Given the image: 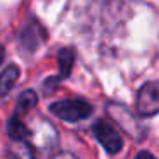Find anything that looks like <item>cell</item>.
Returning a JSON list of instances; mask_svg holds the SVG:
<instances>
[{"instance_id":"6da1fadb","label":"cell","mask_w":159,"mask_h":159,"mask_svg":"<svg viewBox=\"0 0 159 159\" xmlns=\"http://www.w3.org/2000/svg\"><path fill=\"white\" fill-rule=\"evenodd\" d=\"M52 113L55 116L62 118L67 121H79L87 118L93 113V106H91L87 101L84 99H65V101H58V103H53L50 106Z\"/></svg>"},{"instance_id":"ba28073f","label":"cell","mask_w":159,"mask_h":159,"mask_svg":"<svg viewBox=\"0 0 159 159\" xmlns=\"http://www.w3.org/2000/svg\"><path fill=\"white\" fill-rule=\"evenodd\" d=\"M58 62H60V70H62V75H69L70 69H72L74 65V53L72 50H62V52L58 53Z\"/></svg>"},{"instance_id":"277c9868","label":"cell","mask_w":159,"mask_h":159,"mask_svg":"<svg viewBox=\"0 0 159 159\" xmlns=\"http://www.w3.org/2000/svg\"><path fill=\"white\" fill-rule=\"evenodd\" d=\"M17 79H19V69L16 65H9L4 72L0 74V98L9 94V91L14 87Z\"/></svg>"},{"instance_id":"8fae6325","label":"cell","mask_w":159,"mask_h":159,"mask_svg":"<svg viewBox=\"0 0 159 159\" xmlns=\"http://www.w3.org/2000/svg\"><path fill=\"white\" fill-rule=\"evenodd\" d=\"M55 159H75L74 156H69V154H62V156H57Z\"/></svg>"},{"instance_id":"30bf717a","label":"cell","mask_w":159,"mask_h":159,"mask_svg":"<svg viewBox=\"0 0 159 159\" xmlns=\"http://www.w3.org/2000/svg\"><path fill=\"white\" fill-rule=\"evenodd\" d=\"M4 57H5V50H4V46L0 45V65H2V62H4Z\"/></svg>"},{"instance_id":"7a4b0ae2","label":"cell","mask_w":159,"mask_h":159,"mask_svg":"<svg viewBox=\"0 0 159 159\" xmlns=\"http://www.w3.org/2000/svg\"><path fill=\"white\" fill-rule=\"evenodd\" d=\"M93 132H94V135H96L98 142L106 149V152L116 154V152L121 151L123 140H121L120 134L115 130L111 123H108V121H104V120H98L96 123L93 125Z\"/></svg>"},{"instance_id":"5b68a950","label":"cell","mask_w":159,"mask_h":159,"mask_svg":"<svg viewBox=\"0 0 159 159\" xmlns=\"http://www.w3.org/2000/svg\"><path fill=\"white\" fill-rule=\"evenodd\" d=\"M36 103H38V98H36L34 91H24L19 96V101L16 104V113H26V111L33 110Z\"/></svg>"},{"instance_id":"3957f363","label":"cell","mask_w":159,"mask_h":159,"mask_svg":"<svg viewBox=\"0 0 159 159\" xmlns=\"http://www.w3.org/2000/svg\"><path fill=\"white\" fill-rule=\"evenodd\" d=\"M137 111L151 116L159 111V82H147L137 94Z\"/></svg>"},{"instance_id":"8992f818","label":"cell","mask_w":159,"mask_h":159,"mask_svg":"<svg viewBox=\"0 0 159 159\" xmlns=\"http://www.w3.org/2000/svg\"><path fill=\"white\" fill-rule=\"evenodd\" d=\"M9 135H11V139H14V142H22V139L28 137V128H26V125L22 123L19 118H12L11 121H9Z\"/></svg>"},{"instance_id":"52a82bcc","label":"cell","mask_w":159,"mask_h":159,"mask_svg":"<svg viewBox=\"0 0 159 159\" xmlns=\"http://www.w3.org/2000/svg\"><path fill=\"white\" fill-rule=\"evenodd\" d=\"M9 152H11L9 154L11 159H34L29 145H26L24 142H14L9 149Z\"/></svg>"},{"instance_id":"9c48e42d","label":"cell","mask_w":159,"mask_h":159,"mask_svg":"<svg viewBox=\"0 0 159 159\" xmlns=\"http://www.w3.org/2000/svg\"><path fill=\"white\" fill-rule=\"evenodd\" d=\"M135 159H156V157L151 154V152L142 151V152H139V154H137V157H135Z\"/></svg>"}]
</instances>
